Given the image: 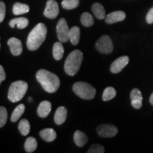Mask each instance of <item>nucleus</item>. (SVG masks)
I'll return each instance as SVG.
<instances>
[{
    "instance_id": "nucleus-9",
    "label": "nucleus",
    "mask_w": 153,
    "mask_h": 153,
    "mask_svg": "<svg viewBox=\"0 0 153 153\" xmlns=\"http://www.w3.org/2000/svg\"><path fill=\"white\" fill-rule=\"evenodd\" d=\"M59 7L55 0H48L44 11V16L48 19H55L59 14Z\"/></svg>"
},
{
    "instance_id": "nucleus-29",
    "label": "nucleus",
    "mask_w": 153,
    "mask_h": 153,
    "mask_svg": "<svg viewBox=\"0 0 153 153\" xmlns=\"http://www.w3.org/2000/svg\"><path fill=\"white\" fill-rule=\"evenodd\" d=\"M7 111L5 107L0 106V128H2L7 121Z\"/></svg>"
},
{
    "instance_id": "nucleus-11",
    "label": "nucleus",
    "mask_w": 153,
    "mask_h": 153,
    "mask_svg": "<svg viewBox=\"0 0 153 153\" xmlns=\"http://www.w3.org/2000/svg\"><path fill=\"white\" fill-rule=\"evenodd\" d=\"M8 45L10 48L11 54L15 56H18L22 54L23 47L22 41L16 38H11L8 41Z\"/></svg>"
},
{
    "instance_id": "nucleus-8",
    "label": "nucleus",
    "mask_w": 153,
    "mask_h": 153,
    "mask_svg": "<svg viewBox=\"0 0 153 153\" xmlns=\"http://www.w3.org/2000/svg\"><path fill=\"white\" fill-rule=\"evenodd\" d=\"M97 131L101 137H112L117 134L118 128L115 126L110 124H102L97 127Z\"/></svg>"
},
{
    "instance_id": "nucleus-34",
    "label": "nucleus",
    "mask_w": 153,
    "mask_h": 153,
    "mask_svg": "<svg viewBox=\"0 0 153 153\" xmlns=\"http://www.w3.org/2000/svg\"><path fill=\"white\" fill-rule=\"evenodd\" d=\"M150 103L151 104V105H152L153 106V92L150 97Z\"/></svg>"
},
{
    "instance_id": "nucleus-14",
    "label": "nucleus",
    "mask_w": 153,
    "mask_h": 153,
    "mask_svg": "<svg viewBox=\"0 0 153 153\" xmlns=\"http://www.w3.org/2000/svg\"><path fill=\"white\" fill-rule=\"evenodd\" d=\"M68 110L65 106H60L56 110L54 116V120L57 125H61L66 120Z\"/></svg>"
},
{
    "instance_id": "nucleus-28",
    "label": "nucleus",
    "mask_w": 153,
    "mask_h": 153,
    "mask_svg": "<svg viewBox=\"0 0 153 153\" xmlns=\"http://www.w3.org/2000/svg\"><path fill=\"white\" fill-rule=\"evenodd\" d=\"M79 4V0H63L62 1V6L65 9H75Z\"/></svg>"
},
{
    "instance_id": "nucleus-15",
    "label": "nucleus",
    "mask_w": 153,
    "mask_h": 153,
    "mask_svg": "<svg viewBox=\"0 0 153 153\" xmlns=\"http://www.w3.org/2000/svg\"><path fill=\"white\" fill-rule=\"evenodd\" d=\"M51 111V103L48 101H42L38 106L37 113L41 118H46Z\"/></svg>"
},
{
    "instance_id": "nucleus-35",
    "label": "nucleus",
    "mask_w": 153,
    "mask_h": 153,
    "mask_svg": "<svg viewBox=\"0 0 153 153\" xmlns=\"http://www.w3.org/2000/svg\"><path fill=\"white\" fill-rule=\"evenodd\" d=\"M32 101V99L30 98V97H29V101Z\"/></svg>"
},
{
    "instance_id": "nucleus-10",
    "label": "nucleus",
    "mask_w": 153,
    "mask_h": 153,
    "mask_svg": "<svg viewBox=\"0 0 153 153\" xmlns=\"http://www.w3.org/2000/svg\"><path fill=\"white\" fill-rule=\"evenodd\" d=\"M129 57L128 56H122L118 57L111 65V72L112 73L117 74L122 71V70L128 64Z\"/></svg>"
},
{
    "instance_id": "nucleus-5",
    "label": "nucleus",
    "mask_w": 153,
    "mask_h": 153,
    "mask_svg": "<svg viewBox=\"0 0 153 153\" xmlns=\"http://www.w3.org/2000/svg\"><path fill=\"white\" fill-rule=\"evenodd\" d=\"M72 90L78 97L85 100L94 98L96 89L91 85L85 82H77L72 86Z\"/></svg>"
},
{
    "instance_id": "nucleus-3",
    "label": "nucleus",
    "mask_w": 153,
    "mask_h": 153,
    "mask_svg": "<svg viewBox=\"0 0 153 153\" xmlns=\"http://www.w3.org/2000/svg\"><path fill=\"white\" fill-rule=\"evenodd\" d=\"M83 61V53L79 50H74L69 54L65 62V71L68 75L74 76L79 71Z\"/></svg>"
},
{
    "instance_id": "nucleus-2",
    "label": "nucleus",
    "mask_w": 153,
    "mask_h": 153,
    "mask_svg": "<svg viewBox=\"0 0 153 153\" xmlns=\"http://www.w3.org/2000/svg\"><path fill=\"white\" fill-rule=\"evenodd\" d=\"M47 35V27L43 23L36 25L28 34L26 45L30 51H36L45 41Z\"/></svg>"
},
{
    "instance_id": "nucleus-6",
    "label": "nucleus",
    "mask_w": 153,
    "mask_h": 153,
    "mask_svg": "<svg viewBox=\"0 0 153 153\" xmlns=\"http://www.w3.org/2000/svg\"><path fill=\"white\" fill-rule=\"evenodd\" d=\"M96 48L99 52L104 54H109L114 50V45L111 38L107 35H104L96 43Z\"/></svg>"
},
{
    "instance_id": "nucleus-17",
    "label": "nucleus",
    "mask_w": 153,
    "mask_h": 153,
    "mask_svg": "<svg viewBox=\"0 0 153 153\" xmlns=\"http://www.w3.org/2000/svg\"><path fill=\"white\" fill-rule=\"evenodd\" d=\"M74 141L78 147L82 148L87 144L88 142V137L83 132L76 131L74 134Z\"/></svg>"
},
{
    "instance_id": "nucleus-13",
    "label": "nucleus",
    "mask_w": 153,
    "mask_h": 153,
    "mask_svg": "<svg viewBox=\"0 0 153 153\" xmlns=\"http://www.w3.org/2000/svg\"><path fill=\"white\" fill-rule=\"evenodd\" d=\"M126 15L124 11H116L110 13L106 17V23L108 24H112L115 23L120 22L123 21L126 19Z\"/></svg>"
},
{
    "instance_id": "nucleus-27",
    "label": "nucleus",
    "mask_w": 153,
    "mask_h": 153,
    "mask_svg": "<svg viewBox=\"0 0 153 153\" xmlns=\"http://www.w3.org/2000/svg\"><path fill=\"white\" fill-rule=\"evenodd\" d=\"M116 95V91L114 87H108L104 89V93H103L102 99L104 101H109L111 99H114Z\"/></svg>"
},
{
    "instance_id": "nucleus-32",
    "label": "nucleus",
    "mask_w": 153,
    "mask_h": 153,
    "mask_svg": "<svg viewBox=\"0 0 153 153\" xmlns=\"http://www.w3.org/2000/svg\"><path fill=\"white\" fill-rule=\"evenodd\" d=\"M146 21L148 24H153V7L149 10L148 13L146 16Z\"/></svg>"
},
{
    "instance_id": "nucleus-4",
    "label": "nucleus",
    "mask_w": 153,
    "mask_h": 153,
    "mask_svg": "<svg viewBox=\"0 0 153 153\" xmlns=\"http://www.w3.org/2000/svg\"><path fill=\"white\" fill-rule=\"evenodd\" d=\"M28 90V84L24 81H16L11 83L9 89L8 99L11 102L16 103L24 98Z\"/></svg>"
},
{
    "instance_id": "nucleus-25",
    "label": "nucleus",
    "mask_w": 153,
    "mask_h": 153,
    "mask_svg": "<svg viewBox=\"0 0 153 153\" xmlns=\"http://www.w3.org/2000/svg\"><path fill=\"white\" fill-rule=\"evenodd\" d=\"M81 23L85 27H90L93 26L94 20L92 15L88 12L83 13L81 16Z\"/></svg>"
},
{
    "instance_id": "nucleus-19",
    "label": "nucleus",
    "mask_w": 153,
    "mask_h": 153,
    "mask_svg": "<svg viewBox=\"0 0 153 153\" xmlns=\"http://www.w3.org/2000/svg\"><path fill=\"white\" fill-rule=\"evenodd\" d=\"M91 10L94 16L99 20H102L106 17V11L104 7L100 3L94 4L91 7Z\"/></svg>"
},
{
    "instance_id": "nucleus-30",
    "label": "nucleus",
    "mask_w": 153,
    "mask_h": 153,
    "mask_svg": "<svg viewBox=\"0 0 153 153\" xmlns=\"http://www.w3.org/2000/svg\"><path fill=\"white\" fill-rule=\"evenodd\" d=\"M105 149L102 145L99 144H94L87 151L88 153H104Z\"/></svg>"
},
{
    "instance_id": "nucleus-21",
    "label": "nucleus",
    "mask_w": 153,
    "mask_h": 153,
    "mask_svg": "<svg viewBox=\"0 0 153 153\" xmlns=\"http://www.w3.org/2000/svg\"><path fill=\"white\" fill-rule=\"evenodd\" d=\"M69 38L72 45H76L79 43L80 39V29L78 26H74L70 30Z\"/></svg>"
},
{
    "instance_id": "nucleus-22",
    "label": "nucleus",
    "mask_w": 153,
    "mask_h": 153,
    "mask_svg": "<svg viewBox=\"0 0 153 153\" xmlns=\"http://www.w3.org/2000/svg\"><path fill=\"white\" fill-rule=\"evenodd\" d=\"M30 10L29 6L26 4L16 2L13 7V14L14 15H21L28 13Z\"/></svg>"
},
{
    "instance_id": "nucleus-1",
    "label": "nucleus",
    "mask_w": 153,
    "mask_h": 153,
    "mask_svg": "<svg viewBox=\"0 0 153 153\" xmlns=\"http://www.w3.org/2000/svg\"><path fill=\"white\" fill-rule=\"evenodd\" d=\"M36 79L41 84L42 87L48 93H54L60 87V79L56 74L48 71L46 70H38L36 73Z\"/></svg>"
},
{
    "instance_id": "nucleus-16",
    "label": "nucleus",
    "mask_w": 153,
    "mask_h": 153,
    "mask_svg": "<svg viewBox=\"0 0 153 153\" xmlns=\"http://www.w3.org/2000/svg\"><path fill=\"white\" fill-rule=\"evenodd\" d=\"M28 19L25 17H20V18L13 19L9 22V26L11 28L17 27L19 29H24L26 28L28 25Z\"/></svg>"
},
{
    "instance_id": "nucleus-24",
    "label": "nucleus",
    "mask_w": 153,
    "mask_h": 153,
    "mask_svg": "<svg viewBox=\"0 0 153 153\" xmlns=\"http://www.w3.org/2000/svg\"><path fill=\"white\" fill-rule=\"evenodd\" d=\"M25 111V106L24 104H19L16 107L14 111H13L12 114L11 116V122H16L19 118H21V116H22L23 114L24 113Z\"/></svg>"
},
{
    "instance_id": "nucleus-26",
    "label": "nucleus",
    "mask_w": 153,
    "mask_h": 153,
    "mask_svg": "<svg viewBox=\"0 0 153 153\" xmlns=\"http://www.w3.org/2000/svg\"><path fill=\"white\" fill-rule=\"evenodd\" d=\"M30 123L28 120L22 119L19 124V130L22 135H27L30 132Z\"/></svg>"
},
{
    "instance_id": "nucleus-18",
    "label": "nucleus",
    "mask_w": 153,
    "mask_h": 153,
    "mask_svg": "<svg viewBox=\"0 0 153 153\" xmlns=\"http://www.w3.org/2000/svg\"><path fill=\"white\" fill-rule=\"evenodd\" d=\"M40 136L46 142H52L56 138V132L52 128H45L40 132Z\"/></svg>"
},
{
    "instance_id": "nucleus-23",
    "label": "nucleus",
    "mask_w": 153,
    "mask_h": 153,
    "mask_svg": "<svg viewBox=\"0 0 153 153\" xmlns=\"http://www.w3.org/2000/svg\"><path fill=\"white\" fill-rule=\"evenodd\" d=\"M38 146L37 141L33 137H29L26 139L25 142L24 148L26 152H33L36 150Z\"/></svg>"
},
{
    "instance_id": "nucleus-12",
    "label": "nucleus",
    "mask_w": 153,
    "mask_h": 153,
    "mask_svg": "<svg viewBox=\"0 0 153 153\" xmlns=\"http://www.w3.org/2000/svg\"><path fill=\"white\" fill-rule=\"evenodd\" d=\"M131 105L133 108L140 109L143 106V96L141 91L137 88H135L131 92Z\"/></svg>"
},
{
    "instance_id": "nucleus-36",
    "label": "nucleus",
    "mask_w": 153,
    "mask_h": 153,
    "mask_svg": "<svg viewBox=\"0 0 153 153\" xmlns=\"http://www.w3.org/2000/svg\"><path fill=\"white\" fill-rule=\"evenodd\" d=\"M0 48H1V45H0Z\"/></svg>"
},
{
    "instance_id": "nucleus-31",
    "label": "nucleus",
    "mask_w": 153,
    "mask_h": 153,
    "mask_svg": "<svg viewBox=\"0 0 153 153\" xmlns=\"http://www.w3.org/2000/svg\"><path fill=\"white\" fill-rule=\"evenodd\" d=\"M6 6L3 1H0V23H1L5 18Z\"/></svg>"
},
{
    "instance_id": "nucleus-20",
    "label": "nucleus",
    "mask_w": 153,
    "mask_h": 153,
    "mask_svg": "<svg viewBox=\"0 0 153 153\" xmlns=\"http://www.w3.org/2000/svg\"><path fill=\"white\" fill-rule=\"evenodd\" d=\"M53 55L55 60H60L64 55V47L61 42H56L53 45Z\"/></svg>"
},
{
    "instance_id": "nucleus-7",
    "label": "nucleus",
    "mask_w": 153,
    "mask_h": 153,
    "mask_svg": "<svg viewBox=\"0 0 153 153\" xmlns=\"http://www.w3.org/2000/svg\"><path fill=\"white\" fill-rule=\"evenodd\" d=\"M70 30L65 19L63 18L60 19L57 24L56 31L57 38L61 43H66L70 40L69 38Z\"/></svg>"
},
{
    "instance_id": "nucleus-33",
    "label": "nucleus",
    "mask_w": 153,
    "mask_h": 153,
    "mask_svg": "<svg viewBox=\"0 0 153 153\" xmlns=\"http://www.w3.org/2000/svg\"><path fill=\"white\" fill-rule=\"evenodd\" d=\"M6 73L4 71V69L1 65H0V85L2 82L4 80H5L6 79Z\"/></svg>"
}]
</instances>
